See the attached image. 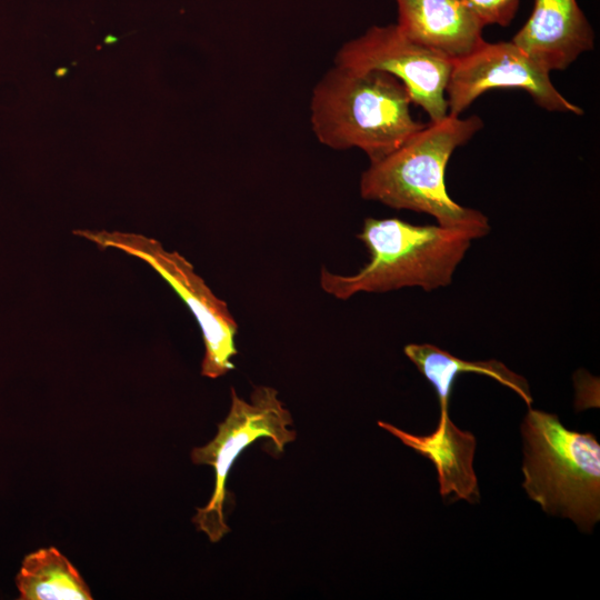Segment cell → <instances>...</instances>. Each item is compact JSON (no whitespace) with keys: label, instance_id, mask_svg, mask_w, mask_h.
<instances>
[{"label":"cell","instance_id":"cell-1","mask_svg":"<svg viewBox=\"0 0 600 600\" xmlns=\"http://www.w3.org/2000/svg\"><path fill=\"white\" fill-rule=\"evenodd\" d=\"M482 127V119L476 114H448L426 124L399 148L370 162L360 179L361 197L393 209L427 213L437 224L466 231L474 240L487 236L491 229L487 216L458 204L446 187V169L453 151Z\"/></svg>","mask_w":600,"mask_h":600},{"label":"cell","instance_id":"cell-2","mask_svg":"<svg viewBox=\"0 0 600 600\" xmlns=\"http://www.w3.org/2000/svg\"><path fill=\"white\" fill-rule=\"evenodd\" d=\"M411 104L407 88L394 76L334 63L312 91L310 122L322 144L358 148L373 162L426 126L411 116Z\"/></svg>","mask_w":600,"mask_h":600},{"label":"cell","instance_id":"cell-3","mask_svg":"<svg viewBox=\"0 0 600 600\" xmlns=\"http://www.w3.org/2000/svg\"><path fill=\"white\" fill-rule=\"evenodd\" d=\"M358 239L370 259L353 274L321 269L322 290L341 300L360 292L407 287L432 291L452 282L473 237L439 224H412L398 218H367Z\"/></svg>","mask_w":600,"mask_h":600},{"label":"cell","instance_id":"cell-4","mask_svg":"<svg viewBox=\"0 0 600 600\" xmlns=\"http://www.w3.org/2000/svg\"><path fill=\"white\" fill-rule=\"evenodd\" d=\"M523 483L551 516L590 532L600 519V446L591 433L570 431L557 414L528 408L521 424Z\"/></svg>","mask_w":600,"mask_h":600},{"label":"cell","instance_id":"cell-5","mask_svg":"<svg viewBox=\"0 0 600 600\" xmlns=\"http://www.w3.org/2000/svg\"><path fill=\"white\" fill-rule=\"evenodd\" d=\"M74 233L102 249H118L141 259L168 282L200 327L204 344L203 377L216 379L234 369L232 358L238 353V323L228 304L213 293L183 256L139 233L87 229Z\"/></svg>","mask_w":600,"mask_h":600},{"label":"cell","instance_id":"cell-6","mask_svg":"<svg viewBox=\"0 0 600 600\" xmlns=\"http://www.w3.org/2000/svg\"><path fill=\"white\" fill-rule=\"evenodd\" d=\"M290 412L270 387H256L250 402L240 398L231 388V407L227 418L218 424V433L203 447L191 451L196 464H208L214 469L216 481L212 496L202 508H197L192 522L204 532L211 542L220 541L230 532L224 520V502L228 498L226 482L240 453L259 438L271 440L274 453H283L287 443L297 438Z\"/></svg>","mask_w":600,"mask_h":600},{"label":"cell","instance_id":"cell-7","mask_svg":"<svg viewBox=\"0 0 600 600\" xmlns=\"http://www.w3.org/2000/svg\"><path fill=\"white\" fill-rule=\"evenodd\" d=\"M334 63L388 72L403 83L412 103L423 109L430 122L448 116L446 88L453 61L411 40L396 23L373 26L347 41Z\"/></svg>","mask_w":600,"mask_h":600},{"label":"cell","instance_id":"cell-8","mask_svg":"<svg viewBox=\"0 0 600 600\" xmlns=\"http://www.w3.org/2000/svg\"><path fill=\"white\" fill-rule=\"evenodd\" d=\"M496 88L524 90L540 108L582 114L553 86L550 72L510 41L486 40L467 56L453 60L446 88L448 114H460L486 91Z\"/></svg>","mask_w":600,"mask_h":600},{"label":"cell","instance_id":"cell-9","mask_svg":"<svg viewBox=\"0 0 600 600\" xmlns=\"http://www.w3.org/2000/svg\"><path fill=\"white\" fill-rule=\"evenodd\" d=\"M511 41L549 72L563 70L594 47V31L577 0H533Z\"/></svg>","mask_w":600,"mask_h":600},{"label":"cell","instance_id":"cell-10","mask_svg":"<svg viewBox=\"0 0 600 600\" xmlns=\"http://www.w3.org/2000/svg\"><path fill=\"white\" fill-rule=\"evenodd\" d=\"M396 24L400 31L452 61L484 41V24L463 0H396Z\"/></svg>","mask_w":600,"mask_h":600},{"label":"cell","instance_id":"cell-11","mask_svg":"<svg viewBox=\"0 0 600 600\" xmlns=\"http://www.w3.org/2000/svg\"><path fill=\"white\" fill-rule=\"evenodd\" d=\"M378 426L429 459L436 467L440 494L453 493L456 499L478 502L480 498L473 470L476 438L459 429L447 416H440L436 430L427 436L408 433L388 422Z\"/></svg>","mask_w":600,"mask_h":600},{"label":"cell","instance_id":"cell-12","mask_svg":"<svg viewBox=\"0 0 600 600\" xmlns=\"http://www.w3.org/2000/svg\"><path fill=\"white\" fill-rule=\"evenodd\" d=\"M404 354L420 373L432 384L439 399L440 416H447L449 398L456 378L460 373L473 372L490 377L514 391L528 406L533 398L527 380L498 360L468 361L430 343H409Z\"/></svg>","mask_w":600,"mask_h":600},{"label":"cell","instance_id":"cell-13","mask_svg":"<svg viewBox=\"0 0 600 600\" xmlns=\"http://www.w3.org/2000/svg\"><path fill=\"white\" fill-rule=\"evenodd\" d=\"M21 600H91L73 564L54 547L27 554L16 577Z\"/></svg>","mask_w":600,"mask_h":600},{"label":"cell","instance_id":"cell-14","mask_svg":"<svg viewBox=\"0 0 600 600\" xmlns=\"http://www.w3.org/2000/svg\"><path fill=\"white\" fill-rule=\"evenodd\" d=\"M484 24L506 27L514 18L519 0H463Z\"/></svg>","mask_w":600,"mask_h":600}]
</instances>
